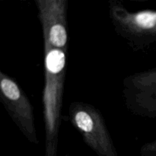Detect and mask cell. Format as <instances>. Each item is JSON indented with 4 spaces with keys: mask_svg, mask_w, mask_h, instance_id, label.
<instances>
[{
    "mask_svg": "<svg viewBox=\"0 0 156 156\" xmlns=\"http://www.w3.org/2000/svg\"><path fill=\"white\" fill-rule=\"evenodd\" d=\"M44 44V86L43 90L45 126L44 156H57L63 88L66 71V52Z\"/></svg>",
    "mask_w": 156,
    "mask_h": 156,
    "instance_id": "cell-1",
    "label": "cell"
},
{
    "mask_svg": "<svg viewBox=\"0 0 156 156\" xmlns=\"http://www.w3.org/2000/svg\"><path fill=\"white\" fill-rule=\"evenodd\" d=\"M109 14L114 30L133 50L156 43V10L129 12L120 1L109 2Z\"/></svg>",
    "mask_w": 156,
    "mask_h": 156,
    "instance_id": "cell-2",
    "label": "cell"
},
{
    "mask_svg": "<svg viewBox=\"0 0 156 156\" xmlns=\"http://www.w3.org/2000/svg\"><path fill=\"white\" fill-rule=\"evenodd\" d=\"M69 117L85 144L98 156H118L105 119L97 108L85 102H73Z\"/></svg>",
    "mask_w": 156,
    "mask_h": 156,
    "instance_id": "cell-3",
    "label": "cell"
},
{
    "mask_svg": "<svg viewBox=\"0 0 156 156\" xmlns=\"http://www.w3.org/2000/svg\"><path fill=\"white\" fill-rule=\"evenodd\" d=\"M0 99L25 138L30 143L39 144L33 106L19 85L3 72H0Z\"/></svg>",
    "mask_w": 156,
    "mask_h": 156,
    "instance_id": "cell-4",
    "label": "cell"
},
{
    "mask_svg": "<svg viewBox=\"0 0 156 156\" xmlns=\"http://www.w3.org/2000/svg\"><path fill=\"white\" fill-rule=\"evenodd\" d=\"M123 96L131 113L148 118L156 117V69L125 78Z\"/></svg>",
    "mask_w": 156,
    "mask_h": 156,
    "instance_id": "cell-5",
    "label": "cell"
},
{
    "mask_svg": "<svg viewBox=\"0 0 156 156\" xmlns=\"http://www.w3.org/2000/svg\"><path fill=\"white\" fill-rule=\"evenodd\" d=\"M42 26L44 43L67 51L68 24L67 0H36Z\"/></svg>",
    "mask_w": 156,
    "mask_h": 156,
    "instance_id": "cell-6",
    "label": "cell"
},
{
    "mask_svg": "<svg viewBox=\"0 0 156 156\" xmlns=\"http://www.w3.org/2000/svg\"><path fill=\"white\" fill-rule=\"evenodd\" d=\"M140 156H156V139L140 148Z\"/></svg>",
    "mask_w": 156,
    "mask_h": 156,
    "instance_id": "cell-7",
    "label": "cell"
},
{
    "mask_svg": "<svg viewBox=\"0 0 156 156\" xmlns=\"http://www.w3.org/2000/svg\"><path fill=\"white\" fill-rule=\"evenodd\" d=\"M66 156H72V155H66Z\"/></svg>",
    "mask_w": 156,
    "mask_h": 156,
    "instance_id": "cell-8",
    "label": "cell"
}]
</instances>
